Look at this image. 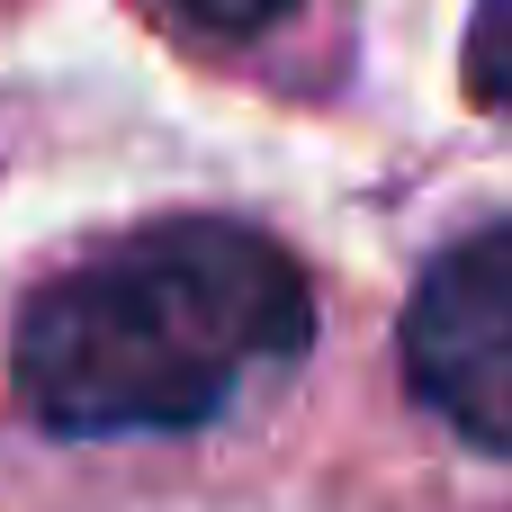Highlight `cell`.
I'll use <instances>...</instances> for the list:
<instances>
[{
    "instance_id": "6da1fadb",
    "label": "cell",
    "mask_w": 512,
    "mask_h": 512,
    "mask_svg": "<svg viewBox=\"0 0 512 512\" xmlns=\"http://www.w3.org/2000/svg\"><path fill=\"white\" fill-rule=\"evenodd\" d=\"M315 342V288L288 243L234 216H162L45 279L9 369L54 432H189L288 378Z\"/></svg>"
},
{
    "instance_id": "7a4b0ae2",
    "label": "cell",
    "mask_w": 512,
    "mask_h": 512,
    "mask_svg": "<svg viewBox=\"0 0 512 512\" xmlns=\"http://www.w3.org/2000/svg\"><path fill=\"white\" fill-rule=\"evenodd\" d=\"M414 396L477 450L512 459V225L450 243L405 306Z\"/></svg>"
},
{
    "instance_id": "3957f363",
    "label": "cell",
    "mask_w": 512,
    "mask_h": 512,
    "mask_svg": "<svg viewBox=\"0 0 512 512\" xmlns=\"http://www.w3.org/2000/svg\"><path fill=\"white\" fill-rule=\"evenodd\" d=\"M468 90L477 108L512 117V0H477L468 18Z\"/></svg>"
},
{
    "instance_id": "277c9868",
    "label": "cell",
    "mask_w": 512,
    "mask_h": 512,
    "mask_svg": "<svg viewBox=\"0 0 512 512\" xmlns=\"http://www.w3.org/2000/svg\"><path fill=\"white\" fill-rule=\"evenodd\" d=\"M171 18H189L198 36H261V27H279L297 0H162Z\"/></svg>"
}]
</instances>
